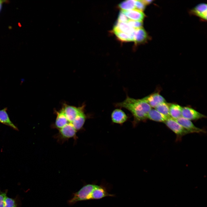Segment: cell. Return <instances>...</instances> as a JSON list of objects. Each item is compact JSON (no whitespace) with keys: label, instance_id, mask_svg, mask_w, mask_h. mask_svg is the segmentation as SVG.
Listing matches in <instances>:
<instances>
[{"label":"cell","instance_id":"obj_1","mask_svg":"<svg viewBox=\"0 0 207 207\" xmlns=\"http://www.w3.org/2000/svg\"><path fill=\"white\" fill-rule=\"evenodd\" d=\"M53 128L57 130V138L61 141L76 139L77 134L83 128L87 118L84 106L76 107L64 105L56 112Z\"/></svg>","mask_w":207,"mask_h":207},{"label":"cell","instance_id":"obj_12","mask_svg":"<svg viewBox=\"0 0 207 207\" xmlns=\"http://www.w3.org/2000/svg\"><path fill=\"white\" fill-rule=\"evenodd\" d=\"M147 34L142 28L135 29L134 31V41L136 44L143 43L147 39Z\"/></svg>","mask_w":207,"mask_h":207},{"label":"cell","instance_id":"obj_14","mask_svg":"<svg viewBox=\"0 0 207 207\" xmlns=\"http://www.w3.org/2000/svg\"><path fill=\"white\" fill-rule=\"evenodd\" d=\"M182 107L175 103L170 104L169 114L170 117L176 120L181 116Z\"/></svg>","mask_w":207,"mask_h":207},{"label":"cell","instance_id":"obj_19","mask_svg":"<svg viewBox=\"0 0 207 207\" xmlns=\"http://www.w3.org/2000/svg\"><path fill=\"white\" fill-rule=\"evenodd\" d=\"M113 32L120 41H130L129 34L121 32L113 28Z\"/></svg>","mask_w":207,"mask_h":207},{"label":"cell","instance_id":"obj_7","mask_svg":"<svg viewBox=\"0 0 207 207\" xmlns=\"http://www.w3.org/2000/svg\"><path fill=\"white\" fill-rule=\"evenodd\" d=\"M142 99L151 107L154 108L160 103L166 101L165 99L158 93L152 94Z\"/></svg>","mask_w":207,"mask_h":207},{"label":"cell","instance_id":"obj_4","mask_svg":"<svg viewBox=\"0 0 207 207\" xmlns=\"http://www.w3.org/2000/svg\"><path fill=\"white\" fill-rule=\"evenodd\" d=\"M164 123L169 129L178 136H182L189 133L175 120L170 117L168 118Z\"/></svg>","mask_w":207,"mask_h":207},{"label":"cell","instance_id":"obj_13","mask_svg":"<svg viewBox=\"0 0 207 207\" xmlns=\"http://www.w3.org/2000/svg\"><path fill=\"white\" fill-rule=\"evenodd\" d=\"M192 12L200 18L206 20L207 11L206 4L202 3L197 5L194 8Z\"/></svg>","mask_w":207,"mask_h":207},{"label":"cell","instance_id":"obj_25","mask_svg":"<svg viewBox=\"0 0 207 207\" xmlns=\"http://www.w3.org/2000/svg\"><path fill=\"white\" fill-rule=\"evenodd\" d=\"M2 2V1H0V10L1 8V3Z\"/></svg>","mask_w":207,"mask_h":207},{"label":"cell","instance_id":"obj_9","mask_svg":"<svg viewBox=\"0 0 207 207\" xmlns=\"http://www.w3.org/2000/svg\"><path fill=\"white\" fill-rule=\"evenodd\" d=\"M111 116L113 122L119 124L124 123L128 118V116L125 113L120 109L118 108L114 110Z\"/></svg>","mask_w":207,"mask_h":207},{"label":"cell","instance_id":"obj_2","mask_svg":"<svg viewBox=\"0 0 207 207\" xmlns=\"http://www.w3.org/2000/svg\"><path fill=\"white\" fill-rule=\"evenodd\" d=\"M113 196L112 194L108 192L107 188L103 184L99 185L87 184L74 193L68 203L69 204L72 205L79 201L100 199Z\"/></svg>","mask_w":207,"mask_h":207},{"label":"cell","instance_id":"obj_8","mask_svg":"<svg viewBox=\"0 0 207 207\" xmlns=\"http://www.w3.org/2000/svg\"><path fill=\"white\" fill-rule=\"evenodd\" d=\"M121 11L130 20L142 21L145 16L142 11L136 9L129 10H121Z\"/></svg>","mask_w":207,"mask_h":207},{"label":"cell","instance_id":"obj_18","mask_svg":"<svg viewBox=\"0 0 207 207\" xmlns=\"http://www.w3.org/2000/svg\"><path fill=\"white\" fill-rule=\"evenodd\" d=\"M135 0H128L124 1L118 5L122 10H129L135 9Z\"/></svg>","mask_w":207,"mask_h":207},{"label":"cell","instance_id":"obj_22","mask_svg":"<svg viewBox=\"0 0 207 207\" xmlns=\"http://www.w3.org/2000/svg\"><path fill=\"white\" fill-rule=\"evenodd\" d=\"M135 5L136 9L141 11L144 10L146 6L143 0H135Z\"/></svg>","mask_w":207,"mask_h":207},{"label":"cell","instance_id":"obj_17","mask_svg":"<svg viewBox=\"0 0 207 207\" xmlns=\"http://www.w3.org/2000/svg\"><path fill=\"white\" fill-rule=\"evenodd\" d=\"M170 104L166 101L162 103L156 107L155 109L158 112L166 117L169 118Z\"/></svg>","mask_w":207,"mask_h":207},{"label":"cell","instance_id":"obj_10","mask_svg":"<svg viewBox=\"0 0 207 207\" xmlns=\"http://www.w3.org/2000/svg\"><path fill=\"white\" fill-rule=\"evenodd\" d=\"M7 108L0 110V122L10 126L13 129L18 130V128L11 121L7 112Z\"/></svg>","mask_w":207,"mask_h":207},{"label":"cell","instance_id":"obj_23","mask_svg":"<svg viewBox=\"0 0 207 207\" xmlns=\"http://www.w3.org/2000/svg\"><path fill=\"white\" fill-rule=\"evenodd\" d=\"M129 20V19L121 11L118 17V21L127 23Z\"/></svg>","mask_w":207,"mask_h":207},{"label":"cell","instance_id":"obj_6","mask_svg":"<svg viewBox=\"0 0 207 207\" xmlns=\"http://www.w3.org/2000/svg\"><path fill=\"white\" fill-rule=\"evenodd\" d=\"M181 116L190 120H195L204 118L206 116L189 107L182 108Z\"/></svg>","mask_w":207,"mask_h":207},{"label":"cell","instance_id":"obj_15","mask_svg":"<svg viewBox=\"0 0 207 207\" xmlns=\"http://www.w3.org/2000/svg\"><path fill=\"white\" fill-rule=\"evenodd\" d=\"M22 203L20 198L17 195L15 198H5L4 202V207H21Z\"/></svg>","mask_w":207,"mask_h":207},{"label":"cell","instance_id":"obj_16","mask_svg":"<svg viewBox=\"0 0 207 207\" xmlns=\"http://www.w3.org/2000/svg\"><path fill=\"white\" fill-rule=\"evenodd\" d=\"M114 28L128 34L133 32L135 29L130 27L126 23L118 21Z\"/></svg>","mask_w":207,"mask_h":207},{"label":"cell","instance_id":"obj_20","mask_svg":"<svg viewBox=\"0 0 207 207\" xmlns=\"http://www.w3.org/2000/svg\"><path fill=\"white\" fill-rule=\"evenodd\" d=\"M131 27L137 29L142 28V21H139L129 20L126 23Z\"/></svg>","mask_w":207,"mask_h":207},{"label":"cell","instance_id":"obj_11","mask_svg":"<svg viewBox=\"0 0 207 207\" xmlns=\"http://www.w3.org/2000/svg\"><path fill=\"white\" fill-rule=\"evenodd\" d=\"M148 118L155 121L165 122L168 117L161 114L155 109H151L147 114Z\"/></svg>","mask_w":207,"mask_h":207},{"label":"cell","instance_id":"obj_5","mask_svg":"<svg viewBox=\"0 0 207 207\" xmlns=\"http://www.w3.org/2000/svg\"><path fill=\"white\" fill-rule=\"evenodd\" d=\"M175 120L189 133L205 132L204 129L196 126L191 120L182 116Z\"/></svg>","mask_w":207,"mask_h":207},{"label":"cell","instance_id":"obj_24","mask_svg":"<svg viewBox=\"0 0 207 207\" xmlns=\"http://www.w3.org/2000/svg\"><path fill=\"white\" fill-rule=\"evenodd\" d=\"M143 2L146 5L148 4L151 3L152 2V0H143Z\"/></svg>","mask_w":207,"mask_h":207},{"label":"cell","instance_id":"obj_21","mask_svg":"<svg viewBox=\"0 0 207 207\" xmlns=\"http://www.w3.org/2000/svg\"><path fill=\"white\" fill-rule=\"evenodd\" d=\"M8 191L7 189L2 191L0 189V207H4L5 200Z\"/></svg>","mask_w":207,"mask_h":207},{"label":"cell","instance_id":"obj_3","mask_svg":"<svg viewBox=\"0 0 207 207\" xmlns=\"http://www.w3.org/2000/svg\"><path fill=\"white\" fill-rule=\"evenodd\" d=\"M116 107L125 108L133 115L134 122L144 121L147 118V114L151 107L142 99H135L127 96L123 101L115 104Z\"/></svg>","mask_w":207,"mask_h":207}]
</instances>
